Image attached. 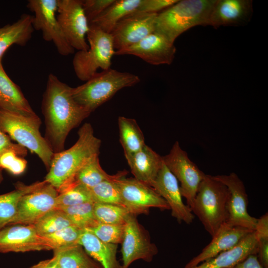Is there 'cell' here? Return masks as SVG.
I'll return each instance as SVG.
<instances>
[{"instance_id": "obj_1", "label": "cell", "mask_w": 268, "mask_h": 268, "mask_svg": "<svg viewBox=\"0 0 268 268\" xmlns=\"http://www.w3.org/2000/svg\"><path fill=\"white\" fill-rule=\"evenodd\" d=\"M44 138L54 153L64 150L66 138L73 128L90 115L74 99L72 87L50 73L41 105Z\"/></svg>"}, {"instance_id": "obj_2", "label": "cell", "mask_w": 268, "mask_h": 268, "mask_svg": "<svg viewBox=\"0 0 268 268\" xmlns=\"http://www.w3.org/2000/svg\"><path fill=\"white\" fill-rule=\"evenodd\" d=\"M78 139L69 148L54 153L45 181L58 193L74 182L76 174L89 159L99 155L101 140L95 136L89 123L78 131Z\"/></svg>"}, {"instance_id": "obj_3", "label": "cell", "mask_w": 268, "mask_h": 268, "mask_svg": "<svg viewBox=\"0 0 268 268\" xmlns=\"http://www.w3.org/2000/svg\"><path fill=\"white\" fill-rule=\"evenodd\" d=\"M216 0H179L158 13L155 31L174 43L189 29L197 26H208L211 10Z\"/></svg>"}, {"instance_id": "obj_4", "label": "cell", "mask_w": 268, "mask_h": 268, "mask_svg": "<svg viewBox=\"0 0 268 268\" xmlns=\"http://www.w3.org/2000/svg\"><path fill=\"white\" fill-rule=\"evenodd\" d=\"M139 82V77L134 74L110 68L97 72L83 84L72 87V94L74 100L91 113L120 90Z\"/></svg>"}, {"instance_id": "obj_5", "label": "cell", "mask_w": 268, "mask_h": 268, "mask_svg": "<svg viewBox=\"0 0 268 268\" xmlns=\"http://www.w3.org/2000/svg\"><path fill=\"white\" fill-rule=\"evenodd\" d=\"M41 124L38 115L25 116L0 109V130L36 154L48 171L54 153L40 132Z\"/></svg>"}, {"instance_id": "obj_6", "label": "cell", "mask_w": 268, "mask_h": 268, "mask_svg": "<svg viewBox=\"0 0 268 268\" xmlns=\"http://www.w3.org/2000/svg\"><path fill=\"white\" fill-rule=\"evenodd\" d=\"M228 195L227 187L213 176L206 174L199 186L191 210L211 237L226 221Z\"/></svg>"}, {"instance_id": "obj_7", "label": "cell", "mask_w": 268, "mask_h": 268, "mask_svg": "<svg viewBox=\"0 0 268 268\" xmlns=\"http://www.w3.org/2000/svg\"><path fill=\"white\" fill-rule=\"evenodd\" d=\"M89 48L78 51L72 60L74 71L80 80L86 81L99 68L103 70L111 68L115 55L112 36L93 24H89L86 35Z\"/></svg>"}, {"instance_id": "obj_8", "label": "cell", "mask_w": 268, "mask_h": 268, "mask_svg": "<svg viewBox=\"0 0 268 268\" xmlns=\"http://www.w3.org/2000/svg\"><path fill=\"white\" fill-rule=\"evenodd\" d=\"M58 0H29L27 8L33 13L34 30L41 31L43 39L52 42L59 53L64 56L74 53L57 17Z\"/></svg>"}, {"instance_id": "obj_9", "label": "cell", "mask_w": 268, "mask_h": 268, "mask_svg": "<svg viewBox=\"0 0 268 268\" xmlns=\"http://www.w3.org/2000/svg\"><path fill=\"white\" fill-rule=\"evenodd\" d=\"M122 171L115 179L120 190L124 206L134 215L146 214L150 207L169 210L166 201L150 186L134 178H126Z\"/></svg>"}, {"instance_id": "obj_10", "label": "cell", "mask_w": 268, "mask_h": 268, "mask_svg": "<svg viewBox=\"0 0 268 268\" xmlns=\"http://www.w3.org/2000/svg\"><path fill=\"white\" fill-rule=\"evenodd\" d=\"M162 158L167 167L180 182L182 196L191 209L199 186L206 174L191 160L178 141L175 142L169 153Z\"/></svg>"}, {"instance_id": "obj_11", "label": "cell", "mask_w": 268, "mask_h": 268, "mask_svg": "<svg viewBox=\"0 0 268 268\" xmlns=\"http://www.w3.org/2000/svg\"><path fill=\"white\" fill-rule=\"evenodd\" d=\"M57 17L68 42L74 50L85 51L89 28L81 0H58Z\"/></svg>"}, {"instance_id": "obj_12", "label": "cell", "mask_w": 268, "mask_h": 268, "mask_svg": "<svg viewBox=\"0 0 268 268\" xmlns=\"http://www.w3.org/2000/svg\"><path fill=\"white\" fill-rule=\"evenodd\" d=\"M121 243L122 268H128L137 260L150 262L158 253V249L151 242L148 234L138 223L135 215L131 213L126 219Z\"/></svg>"}, {"instance_id": "obj_13", "label": "cell", "mask_w": 268, "mask_h": 268, "mask_svg": "<svg viewBox=\"0 0 268 268\" xmlns=\"http://www.w3.org/2000/svg\"><path fill=\"white\" fill-rule=\"evenodd\" d=\"M213 177L223 183L228 190L225 223L255 230L258 218L251 216L248 212V198L242 181L235 173Z\"/></svg>"}, {"instance_id": "obj_14", "label": "cell", "mask_w": 268, "mask_h": 268, "mask_svg": "<svg viewBox=\"0 0 268 268\" xmlns=\"http://www.w3.org/2000/svg\"><path fill=\"white\" fill-rule=\"evenodd\" d=\"M58 192L47 182L34 191L23 196L16 213L8 225H34L41 217L55 208Z\"/></svg>"}, {"instance_id": "obj_15", "label": "cell", "mask_w": 268, "mask_h": 268, "mask_svg": "<svg viewBox=\"0 0 268 268\" xmlns=\"http://www.w3.org/2000/svg\"><path fill=\"white\" fill-rule=\"evenodd\" d=\"M157 15L136 11L119 22L110 33L115 51L131 46L154 32Z\"/></svg>"}, {"instance_id": "obj_16", "label": "cell", "mask_w": 268, "mask_h": 268, "mask_svg": "<svg viewBox=\"0 0 268 268\" xmlns=\"http://www.w3.org/2000/svg\"><path fill=\"white\" fill-rule=\"evenodd\" d=\"M176 52L174 43L155 31L138 42L116 51L115 55H133L152 65H169Z\"/></svg>"}, {"instance_id": "obj_17", "label": "cell", "mask_w": 268, "mask_h": 268, "mask_svg": "<svg viewBox=\"0 0 268 268\" xmlns=\"http://www.w3.org/2000/svg\"><path fill=\"white\" fill-rule=\"evenodd\" d=\"M51 250V245L33 225H9L0 230L1 253Z\"/></svg>"}, {"instance_id": "obj_18", "label": "cell", "mask_w": 268, "mask_h": 268, "mask_svg": "<svg viewBox=\"0 0 268 268\" xmlns=\"http://www.w3.org/2000/svg\"><path fill=\"white\" fill-rule=\"evenodd\" d=\"M150 187L166 201L172 216L178 222L192 223L195 216L191 208L183 201L179 182L163 161Z\"/></svg>"}, {"instance_id": "obj_19", "label": "cell", "mask_w": 268, "mask_h": 268, "mask_svg": "<svg viewBox=\"0 0 268 268\" xmlns=\"http://www.w3.org/2000/svg\"><path fill=\"white\" fill-rule=\"evenodd\" d=\"M253 231L242 227L224 223L212 237L210 242L199 254L191 260L184 268H192L222 252L233 248Z\"/></svg>"}, {"instance_id": "obj_20", "label": "cell", "mask_w": 268, "mask_h": 268, "mask_svg": "<svg viewBox=\"0 0 268 268\" xmlns=\"http://www.w3.org/2000/svg\"><path fill=\"white\" fill-rule=\"evenodd\" d=\"M251 0H216L211 10L209 26L243 25L248 22L253 13Z\"/></svg>"}, {"instance_id": "obj_21", "label": "cell", "mask_w": 268, "mask_h": 268, "mask_svg": "<svg viewBox=\"0 0 268 268\" xmlns=\"http://www.w3.org/2000/svg\"><path fill=\"white\" fill-rule=\"evenodd\" d=\"M258 244L259 239L254 230L233 248L222 252L192 268H232L248 256L257 255Z\"/></svg>"}, {"instance_id": "obj_22", "label": "cell", "mask_w": 268, "mask_h": 268, "mask_svg": "<svg viewBox=\"0 0 268 268\" xmlns=\"http://www.w3.org/2000/svg\"><path fill=\"white\" fill-rule=\"evenodd\" d=\"M126 160L134 178L149 186L163 161L162 157L146 144Z\"/></svg>"}, {"instance_id": "obj_23", "label": "cell", "mask_w": 268, "mask_h": 268, "mask_svg": "<svg viewBox=\"0 0 268 268\" xmlns=\"http://www.w3.org/2000/svg\"><path fill=\"white\" fill-rule=\"evenodd\" d=\"M0 109L23 115H37L20 88L5 71L0 60Z\"/></svg>"}, {"instance_id": "obj_24", "label": "cell", "mask_w": 268, "mask_h": 268, "mask_svg": "<svg viewBox=\"0 0 268 268\" xmlns=\"http://www.w3.org/2000/svg\"><path fill=\"white\" fill-rule=\"evenodd\" d=\"M78 244L103 268H122L116 257L117 244L104 242L86 229L83 230Z\"/></svg>"}, {"instance_id": "obj_25", "label": "cell", "mask_w": 268, "mask_h": 268, "mask_svg": "<svg viewBox=\"0 0 268 268\" xmlns=\"http://www.w3.org/2000/svg\"><path fill=\"white\" fill-rule=\"evenodd\" d=\"M32 20V15L24 13L15 22L0 28V60L12 45H26L34 31Z\"/></svg>"}, {"instance_id": "obj_26", "label": "cell", "mask_w": 268, "mask_h": 268, "mask_svg": "<svg viewBox=\"0 0 268 268\" xmlns=\"http://www.w3.org/2000/svg\"><path fill=\"white\" fill-rule=\"evenodd\" d=\"M141 0H114L103 12L90 23L110 34L117 23L137 11Z\"/></svg>"}, {"instance_id": "obj_27", "label": "cell", "mask_w": 268, "mask_h": 268, "mask_svg": "<svg viewBox=\"0 0 268 268\" xmlns=\"http://www.w3.org/2000/svg\"><path fill=\"white\" fill-rule=\"evenodd\" d=\"M45 180L26 185L20 182L15 185V190L0 195V230L8 225L15 216L21 198L46 184Z\"/></svg>"}, {"instance_id": "obj_28", "label": "cell", "mask_w": 268, "mask_h": 268, "mask_svg": "<svg viewBox=\"0 0 268 268\" xmlns=\"http://www.w3.org/2000/svg\"><path fill=\"white\" fill-rule=\"evenodd\" d=\"M118 123L120 140L126 159L146 144L144 137L135 119L120 116Z\"/></svg>"}, {"instance_id": "obj_29", "label": "cell", "mask_w": 268, "mask_h": 268, "mask_svg": "<svg viewBox=\"0 0 268 268\" xmlns=\"http://www.w3.org/2000/svg\"><path fill=\"white\" fill-rule=\"evenodd\" d=\"M60 268H103L93 260L79 244L55 249Z\"/></svg>"}, {"instance_id": "obj_30", "label": "cell", "mask_w": 268, "mask_h": 268, "mask_svg": "<svg viewBox=\"0 0 268 268\" xmlns=\"http://www.w3.org/2000/svg\"><path fill=\"white\" fill-rule=\"evenodd\" d=\"M119 174V172L113 175L107 174L101 167L99 155H96L78 170L75 175L74 182L90 189L104 181L115 179Z\"/></svg>"}, {"instance_id": "obj_31", "label": "cell", "mask_w": 268, "mask_h": 268, "mask_svg": "<svg viewBox=\"0 0 268 268\" xmlns=\"http://www.w3.org/2000/svg\"><path fill=\"white\" fill-rule=\"evenodd\" d=\"M27 154V149L22 146L6 149L0 152V183L3 180V170L15 176L24 172L27 162L24 157Z\"/></svg>"}, {"instance_id": "obj_32", "label": "cell", "mask_w": 268, "mask_h": 268, "mask_svg": "<svg viewBox=\"0 0 268 268\" xmlns=\"http://www.w3.org/2000/svg\"><path fill=\"white\" fill-rule=\"evenodd\" d=\"M94 202L90 189L74 182L58 193L55 208L75 205L85 202Z\"/></svg>"}, {"instance_id": "obj_33", "label": "cell", "mask_w": 268, "mask_h": 268, "mask_svg": "<svg viewBox=\"0 0 268 268\" xmlns=\"http://www.w3.org/2000/svg\"><path fill=\"white\" fill-rule=\"evenodd\" d=\"M33 225L37 233L43 236L73 225L62 210L54 208L45 214Z\"/></svg>"}, {"instance_id": "obj_34", "label": "cell", "mask_w": 268, "mask_h": 268, "mask_svg": "<svg viewBox=\"0 0 268 268\" xmlns=\"http://www.w3.org/2000/svg\"><path fill=\"white\" fill-rule=\"evenodd\" d=\"M94 203L88 202L58 208L66 213L73 225L83 230L98 223L94 214Z\"/></svg>"}, {"instance_id": "obj_35", "label": "cell", "mask_w": 268, "mask_h": 268, "mask_svg": "<svg viewBox=\"0 0 268 268\" xmlns=\"http://www.w3.org/2000/svg\"><path fill=\"white\" fill-rule=\"evenodd\" d=\"M121 172H119L117 177ZM117 178L112 180L104 181L90 189L94 202L113 204L125 208L119 189L115 182Z\"/></svg>"}, {"instance_id": "obj_36", "label": "cell", "mask_w": 268, "mask_h": 268, "mask_svg": "<svg viewBox=\"0 0 268 268\" xmlns=\"http://www.w3.org/2000/svg\"><path fill=\"white\" fill-rule=\"evenodd\" d=\"M94 214L99 223L111 224H125L130 212L126 208L113 204L94 203Z\"/></svg>"}, {"instance_id": "obj_37", "label": "cell", "mask_w": 268, "mask_h": 268, "mask_svg": "<svg viewBox=\"0 0 268 268\" xmlns=\"http://www.w3.org/2000/svg\"><path fill=\"white\" fill-rule=\"evenodd\" d=\"M82 231L83 229L75 226L70 225L43 237L47 240L54 250L78 244Z\"/></svg>"}, {"instance_id": "obj_38", "label": "cell", "mask_w": 268, "mask_h": 268, "mask_svg": "<svg viewBox=\"0 0 268 268\" xmlns=\"http://www.w3.org/2000/svg\"><path fill=\"white\" fill-rule=\"evenodd\" d=\"M86 230L92 233L104 242L118 244L122 242L125 231V224H111L98 222Z\"/></svg>"}, {"instance_id": "obj_39", "label": "cell", "mask_w": 268, "mask_h": 268, "mask_svg": "<svg viewBox=\"0 0 268 268\" xmlns=\"http://www.w3.org/2000/svg\"><path fill=\"white\" fill-rule=\"evenodd\" d=\"M114 0H81L85 15L90 23L109 6Z\"/></svg>"}, {"instance_id": "obj_40", "label": "cell", "mask_w": 268, "mask_h": 268, "mask_svg": "<svg viewBox=\"0 0 268 268\" xmlns=\"http://www.w3.org/2000/svg\"><path fill=\"white\" fill-rule=\"evenodd\" d=\"M179 0H141L137 11L158 14L176 3Z\"/></svg>"}, {"instance_id": "obj_41", "label": "cell", "mask_w": 268, "mask_h": 268, "mask_svg": "<svg viewBox=\"0 0 268 268\" xmlns=\"http://www.w3.org/2000/svg\"><path fill=\"white\" fill-rule=\"evenodd\" d=\"M259 240L268 239V214L265 213L259 218L255 230Z\"/></svg>"}, {"instance_id": "obj_42", "label": "cell", "mask_w": 268, "mask_h": 268, "mask_svg": "<svg viewBox=\"0 0 268 268\" xmlns=\"http://www.w3.org/2000/svg\"><path fill=\"white\" fill-rule=\"evenodd\" d=\"M258 259L260 264L265 268H268V239L259 240Z\"/></svg>"}, {"instance_id": "obj_43", "label": "cell", "mask_w": 268, "mask_h": 268, "mask_svg": "<svg viewBox=\"0 0 268 268\" xmlns=\"http://www.w3.org/2000/svg\"><path fill=\"white\" fill-rule=\"evenodd\" d=\"M232 268H265L259 262L257 255L248 256L236 264Z\"/></svg>"}, {"instance_id": "obj_44", "label": "cell", "mask_w": 268, "mask_h": 268, "mask_svg": "<svg viewBox=\"0 0 268 268\" xmlns=\"http://www.w3.org/2000/svg\"><path fill=\"white\" fill-rule=\"evenodd\" d=\"M11 139L7 134L0 130V152L6 149L17 148L21 146L12 142Z\"/></svg>"}, {"instance_id": "obj_45", "label": "cell", "mask_w": 268, "mask_h": 268, "mask_svg": "<svg viewBox=\"0 0 268 268\" xmlns=\"http://www.w3.org/2000/svg\"><path fill=\"white\" fill-rule=\"evenodd\" d=\"M30 268H60L58 263V257L54 254L51 259L42 261Z\"/></svg>"}]
</instances>
